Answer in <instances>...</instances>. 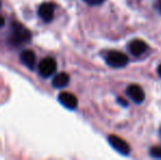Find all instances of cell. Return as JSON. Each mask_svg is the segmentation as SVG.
Masks as SVG:
<instances>
[{
    "label": "cell",
    "mask_w": 161,
    "mask_h": 160,
    "mask_svg": "<svg viewBox=\"0 0 161 160\" xmlns=\"http://www.w3.org/2000/svg\"><path fill=\"white\" fill-rule=\"evenodd\" d=\"M31 32L26 28H24L22 24L18 22H12L11 23V34L9 36V44L13 46H19V45L26 43L31 40Z\"/></svg>",
    "instance_id": "1"
},
{
    "label": "cell",
    "mask_w": 161,
    "mask_h": 160,
    "mask_svg": "<svg viewBox=\"0 0 161 160\" xmlns=\"http://www.w3.org/2000/svg\"><path fill=\"white\" fill-rule=\"evenodd\" d=\"M128 63V57L124 53L119 51H111L106 55V64L114 68H121L126 66Z\"/></svg>",
    "instance_id": "2"
},
{
    "label": "cell",
    "mask_w": 161,
    "mask_h": 160,
    "mask_svg": "<svg viewBox=\"0 0 161 160\" xmlns=\"http://www.w3.org/2000/svg\"><path fill=\"white\" fill-rule=\"evenodd\" d=\"M57 69V63L54 58L46 57L38 65V73L43 78H48L53 75Z\"/></svg>",
    "instance_id": "3"
},
{
    "label": "cell",
    "mask_w": 161,
    "mask_h": 160,
    "mask_svg": "<svg viewBox=\"0 0 161 160\" xmlns=\"http://www.w3.org/2000/svg\"><path fill=\"white\" fill-rule=\"evenodd\" d=\"M108 139L110 145L112 146L116 152H119V154H122V155H125V156L129 155L130 147H129V145L124 139H122L121 137L116 136V135H110V136L108 137Z\"/></svg>",
    "instance_id": "4"
},
{
    "label": "cell",
    "mask_w": 161,
    "mask_h": 160,
    "mask_svg": "<svg viewBox=\"0 0 161 160\" xmlns=\"http://www.w3.org/2000/svg\"><path fill=\"white\" fill-rule=\"evenodd\" d=\"M37 13L44 22H51L55 14V4L52 2H44L38 7Z\"/></svg>",
    "instance_id": "5"
},
{
    "label": "cell",
    "mask_w": 161,
    "mask_h": 160,
    "mask_svg": "<svg viewBox=\"0 0 161 160\" xmlns=\"http://www.w3.org/2000/svg\"><path fill=\"white\" fill-rule=\"evenodd\" d=\"M126 93L135 103H142L145 100V91L138 85H130L126 90Z\"/></svg>",
    "instance_id": "6"
},
{
    "label": "cell",
    "mask_w": 161,
    "mask_h": 160,
    "mask_svg": "<svg viewBox=\"0 0 161 160\" xmlns=\"http://www.w3.org/2000/svg\"><path fill=\"white\" fill-rule=\"evenodd\" d=\"M58 101L62 103L66 109L69 110H75L78 105V99L76 98V96L70 92H62L58 96Z\"/></svg>",
    "instance_id": "7"
},
{
    "label": "cell",
    "mask_w": 161,
    "mask_h": 160,
    "mask_svg": "<svg viewBox=\"0 0 161 160\" xmlns=\"http://www.w3.org/2000/svg\"><path fill=\"white\" fill-rule=\"evenodd\" d=\"M20 59H21L22 64L24 66L28 67L30 70H33L35 68V54H34L33 51L31 49H24L23 52H21L20 54Z\"/></svg>",
    "instance_id": "8"
},
{
    "label": "cell",
    "mask_w": 161,
    "mask_h": 160,
    "mask_svg": "<svg viewBox=\"0 0 161 160\" xmlns=\"http://www.w3.org/2000/svg\"><path fill=\"white\" fill-rule=\"evenodd\" d=\"M128 48H129V52H130L133 55L139 56V55H142V54H144L145 52L148 49V45H147V43H145L144 41H142V40H134L129 43Z\"/></svg>",
    "instance_id": "9"
},
{
    "label": "cell",
    "mask_w": 161,
    "mask_h": 160,
    "mask_svg": "<svg viewBox=\"0 0 161 160\" xmlns=\"http://www.w3.org/2000/svg\"><path fill=\"white\" fill-rule=\"evenodd\" d=\"M52 83H53V87L57 88V89L65 88L66 86L69 83V76H68L66 73H60L54 77Z\"/></svg>",
    "instance_id": "10"
},
{
    "label": "cell",
    "mask_w": 161,
    "mask_h": 160,
    "mask_svg": "<svg viewBox=\"0 0 161 160\" xmlns=\"http://www.w3.org/2000/svg\"><path fill=\"white\" fill-rule=\"evenodd\" d=\"M151 156H153L155 158L161 159V147H153L150 149Z\"/></svg>",
    "instance_id": "11"
},
{
    "label": "cell",
    "mask_w": 161,
    "mask_h": 160,
    "mask_svg": "<svg viewBox=\"0 0 161 160\" xmlns=\"http://www.w3.org/2000/svg\"><path fill=\"white\" fill-rule=\"evenodd\" d=\"M86 3L90 4V6H99V4L103 3L104 0H83Z\"/></svg>",
    "instance_id": "12"
},
{
    "label": "cell",
    "mask_w": 161,
    "mask_h": 160,
    "mask_svg": "<svg viewBox=\"0 0 161 160\" xmlns=\"http://www.w3.org/2000/svg\"><path fill=\"white\" fill-rule=\"evenodd\" d=\"M117 101H119V102L121 103L123 107H127V101H126V100H123L122 98H119V99H117Z\"/></svg>",
    "instance_id": "13"
},
{
    "label": "cell",
    "mask_w": 161,
    "mask_h": 160,
    "mask_svg": "<svg viewBox=\"0 0 161 160\" xmlns=\"http://www.w3.org/2000/svg\"><path fill=\"white\" fill-rule=\"evenodd\" d=\"M3 25H4V18L0 14V28H2Z\"/></svg>",
    "instance_id": "14"
},
{
    "label": "cell",
    "mask_w": 161,
    "mask_h": 160,
    "mask_svg": "<svg viewBox=\"0 0 161 160\" xmlns=\"http://www.w3.org/2000/svg\"><path fill=\"white\" fill-rule=\"evenodd\" d=\"M158 74H159V76L161 77V65H160L159 67H158Z\"/></svg>",
    "instance_id": "15"
}]
</instances>
